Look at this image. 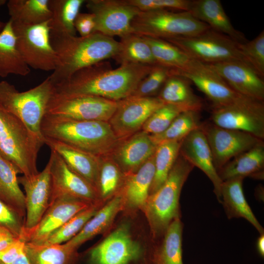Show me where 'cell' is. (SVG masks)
Returning a JSON list of instances; mask_svg holds the SVG:
<instances>
[{"label": "cell", "mask_w": 264, "mask_h": 264, "mask_svg": "<svg viewBox=\"0 0 264 264\" xmlns=\"http://www.w3.org/2000/svg\"><path fill=\"white\" fill-rule=\"evenodd\" d=\"M133 34L161 39L198 35L210 27L188 11H140L132 22Z\"/></svg>", "instance_id": "cell-7"}, {"label": "cell", "mask_w": 264, "mask_h": 264, "mask_svg": "<svg viewBox=\"0 0 264 264\" xmlns=\"http://www.w3.org/2000/svg\"><path fill=\"white\" fill-rule=\"evenodd\" d=\"M123 201L122 197H114L103 208L97 210L80 231L65 244L76 251L81 244L103 232L110 225L121 209Z\"/></svg>", "instance_id": "cell-29"}, {"label": "cell", "mask_w": 264, "mask_h": 264, "mask_svg": "<svg viewBox=\"0 0 264 264\" xmlns=\"http://www.w3.org/2000/svg\"><path fill=\"white\" fill-rule=\"evenodd\" d=\"M190 83L184 77L171 75L157 97L164 103L177 106L185 111H200L203 107L202 100L195 94Z\"/></svg>", "instance_id": "cell-27"}, {"label": "cell", "mask_w": 264, "mask_h": 264, "mask_svg": "<svg viewBox=\"0 0 264 264\" xmlns=\"http://www.w3.org/2000/svg\"><path fill=\"white\" fill-rule=\"evenodd\" d=\"M7 2L6 0H0V8ZM6 22H4L0 20V33L5 25Z\"/></svg>", "instance_id": "cell-52"}, {"label": "cell", "mask_w": 264, "mask_h": 264, "mask_svg": "<svg viewBox=\"0 0 264 264\" xmlns=\"http://www.w3.org/2000/svg\"><path fill=\"white\" fill-rule=\"evenodd\" d=\"M105 159L104 160L101 157L98 184V190L103 197L109 196L115 191L120 177L116 163L108 157Z\"/></svg>", "instance_id": "cell-44"}, {"label": "cell", "mask_w": 264, "mask_h": 264, "mask_svg": "<svg viewBox=\"0 0 264 264\" xmlns=\"http://www.w3.org/2000/svg\"><path fill=\"white\" fill-rule=\"evenodd\" d=\"M85 3L94 16V32L112 38L132 33V22L141 11L126 0H88Z\"/></svg>", "instance_id": "cell-12"}, {"label": "cell", "mask_w": 264, "mask_h": 264, "mask_svg": "<svg viewBox=\"0 0 264 264\" xmlns=\"http://www.w3.org/2000/svg\"><path fill=\"white\" fill-rule=\"evenodd\" d=\"M154 154L128 180L126 197L132 206L141 207L146 206L154 176Z\"/></svg>", "instance_id": "cell-33"}, {"label": "cell", "mask_w": 264, "mask_h": 264, "mask_svg": "<svg viewBox=\"0 0 264 264\" xmlns=\"http://www.w3.org/2000/svg\"><path fill=\"white\" fill-rule=\"evenodd\" d=\"M264 142L235 157L218 171L222 181L237 177H250L263 179L264 176Z\"/></svg>", "instance_id": "cell-24"}, {"label": "cell", "mask_w": 264, "mask_h": 264, "mask_svg": "<svg viewBox=\"0 0 264 264\" xmlns=\"http://www.w3.org/2000/svg\"><path fill=\"white\" fill-rule=\"evenodd\" d=\"M156 147L150 135L142 131L117 146L115 160L127 171L138 169L154 154Z\"/></svg>", "instance_id": "cell-26"}, {"label": "cell", "mask_w": 264, "mask_h": 264, "mask_svg": "<svg viewBox=\"0 0 264 264\" xmlns=\"http://www.w3.org/2000/svg\"><path fill=\"white\" fill-rule=\"evenodd\" d=\"M120 38L118 52L113 58L120 65H157L149 45L142 36L131 33Z\"/></svg>", "instance_id": "cell-34"}, {"label": "cell", "mask_w": 264, "mask_h": 264, "mask_svg": "<svg viewBox=\"0 0 264 264\" xmlns=\"http://www.w3.org/2000/svg\"><path fill=\"white\" fill-rule=\"evenodd\" d=\"M184 110L173 104H165L154 112L142 126V131L156 135L165 131L173 120Z\"/></svg>", "instance_id": "cell-41"}, {"label": "cell", "mask_w": 264, "mask_h": 264, "mask_svg": "<svg viewBox=\"0 0 264 264\" xmlns=\"http://www.w3.org/2000/svg\"><path fill=\"white\" fill-rule=\"evenodd\" d=\"M50 42L57 58L55 68L48 76L53 85L82 68L113 58L119 45L113 38L98 32L86 37L50 36Z\"/></svg>", "instance_id": "cell-2"}, {"label": "cell", "mask_w": 264, "mask_h": 264, "mask_svg": "<svg viewBox=\"0 0 264 264\" xmlns=\"http://www.w3.org/2000/svg\"><path fill=\"white\" fill-rule=\"evenodd\" d=\"M200 111L186 110L181 112L168 128L161 133L150 135L157 146L168 141H180L192 131L200 128Z\"/></svg>", "instance_id": "cell-38"}, {"label": "cell", "mask_w": 264, "mask_h": 264, "mask_svg": "<svg viewBox=\"0 0 264 264\" xmlns=\"http://www.w3.org/2000/svg\"><path fill=\"white\" fill-rule=\"evenodd\" d=\"M164 103L157 96L129 97L118 101L109 123L120 140L135 133Z\"/></svg>", "instance_id": "cell-14"}, {"label": "cell", "mask_w": 264, "mask_h": 264, "mask_svg": "<svg viewBox=\"0 0 264 264\" xmlns=\"http://www.w3.org/2000/svg\"><path fill=\"white\" fill-rule=\"evenodd\" d=\"M44 142L62 158L73 172L85 179L98 192L101 157L54 139L45 138Z\"/></svg>", "instance_id": "cell-22"}, {"label": "cell", "mask_w": 264, "mask_h": 264, "mask_svg": "<svg viewBox=\"0 0 264 264\" xmlns=\"http://www.w3.org/2000/svg\"><path fill=\"white\" fill-rule=\"evenodd\" d=\"M6 3L10 20L13 22L34 25L51 19L49 0H9Z\"/></svg>", "instance_id": "cell-31"}, {"label": "cell", "mask_w": 264, "mask_h": 264, "mask_svg": "<svg viewBox=\"0 0 264 264\" xmlns=\"http://www.w3.org/2000/svg\"><path fill=\"white\" fill-rule=\"evenodd\" d=\"M212 123L224 129L249 133L264 139V103L242 96L229 104L212 107Z\"/></svg>", "instance_id": "cell-10"}, {"label": "cell", "mask_w": 264, "mask_h": 264, "mask_svg": "<svg viewBox=\"0 0 264 264\" xmlns=\"http://www.w3.org/2000/svg\"><path fill=\"white\" fill-rule=\"evenodd\" d=\"M0 264H30V263L24 251V252L13 263L11 264H5L0 261Z\"/></svg>", "instance_id": "cell-51"}, {"label": "cell", "mask_w": 264, "mask_h": 264, "mask_svg": "<svg viewBox=\"0 0 264 264\" xmlns=\"http://www.w3.org/2000/svg\"><path fill=\"white\" fill-rule=\"evenodd\" d=\"M164 40L177 46L194 59L206 64L232 60L244 61L239 50L238 42L211 28L196 35Z\"/></svg>", "instance_id": "cell-8"}, {"label": "cell", "mask_w": 264, "mask_h": 264, "mask_svg": "<svg viewBox=\"0 0 264 264\" xmlns=\"http://www.w3.org/2000/svg\"><path fill=\"white\" fill-rule=\"evenodd\" d=\"M51 192L49 204L62 196H69L93 204L97 191L85 179L73 172L62 158L51 150Z\"/></svg>", "instance_id": "cell-16"}, {"label": "cell", "mask_w": 264, "mask_h": 264, "mask_svg": "<svg viewBox=\"0 0 264 264\" xmlns=\"http://www.w3.org/2000/svg\"><path fill=\"white\" fill-rule=\"evenodd\" d=\"M30 68L22 58L16 46L12 21L9 20L0 33V77L14 74L24 76Z\"/></svg>", "instance_id": "cell-28"}, {"label": "cell", "mask_w": 264, "mask_h": 264, "mask_svg": "<svg viewBox=\"0 0 264 264\" xmlns=\"http://www.w3.org/2000/svg\"><path fill=\"white\" fill-rule=\"evenodd\" d=\"M141 254L139 244L132 239L128 227L123 225L92 248L89 258L92 264H130Z\"/></svg>", "instance_id": "cell-18"}, {"label": "cell", "mask_w": 264, "mask_h": 264, "mask_svg": "<svg viewBox=\"0 0 264 264\" xmlns=\"http://www.w3.org/2000/svg\"><path fill=\"white\" fill-rule=\"evenodd\" d=\"M183 224L180 218L170 224L154 256L155 264H183L182 252Z\"/></svg>", "instance_id": "cell-36"}, {"label": "cell", "mask_w": 264, "mask_h": 264, "mask_svg": "<svg viewBox=\"0 0 264 264\" xmlns=\"http://www.w3.org/2000/svg\"><path fill=\"white\" fill-rule=\"evenodd\" d=\"M118 101L95 96L62 98L53 95L45 114L75 120L109 122Z\"/></svg>", "instance_id": "cell-11"}, {"label": "cell", "mask_w": 264, "mask_h": 264, "mask_svg": "<svg viewBox=\"0 0 264 264\" xmlns=\"http://www.w3.org/2000/svg\"><path fill=\"white\" fill-rule=\"evenodd\" d=\"M53 94L54 87L48 77L25 91H19L6 81L0 82V105L21 120L44 144L41 124Z\"/></svg>", "instance_id": "cell-6"}, {"label": "cell", "mask_w": 264, "mask_h": 264, "mask_svg": "<svg viewBox=\"0 0 264 264\" xmlns=\"http://www.w3.org/2000/svg\"><path fill=\"white\" fill-rule=\"evenodd\" d=\"M188 12L197 20L207 24L211 29L237 42L247 41L243 34L233 26L220 0H192Z\"/></svg>", "instance_id": "cell-23"}, {"label": "cell", "mask_w": 264, "mask_h": 264, "mask_svg": "<svg viewBox=\"0 0 264 264\" xmlns=\"http://www.w3.org/2000/svg\"><path fill=\"white\" fill-rule=\"evenodd\" d=\"M51 163L49 159L44 168L32 177H18L25 191L26 214L24 234L33 229L40 221L49 205L51 192ZM23 237V236H22Z\"/></svg>", "instance_id": "cell-17"}, {"label": "cell", "mask_w": 264, "mask_h": 264, "mask_svg": "<svg viewBox=\"0 0 264 264\" xmlns=\"http://www.w3.org/2000/svg\"><path fill=\"white\" fill-rule=\"evenodd\" d=\"M257 249L259 255L264 257V234H261L257 239L256 243Z\"/></svg>", "instance_id": "cell-50"}, {"label": "cell", "mask_w": 264, "mask_h": 264, "mask_svg": "<svg viewBox=\"0 0 264 264\" xmlns=\"http://www.w3.org/2000/svg\"><path fill=\"white\" fill-rule=\"evenodd\" d=\"M15 167L0 155V197L9 202L11 207L25 219V195L18 180Z\"/></svg>", "instance_id": "cell-32"}, {"label": "cell", "mask_w": 264, "mask_h": 264, "mask_svg": "<svg viewBox=\"0 0 264 264\" xmlns=\"http://www.w3.org/2000/svg\"><path fill=\"white\" fill-rule=\"evenodd\" d=\"M25 219L0 198V228H5L17 238H22Z\"/></svg>", "instance_id": "cell-46"}, {"label": "cell", "mask_w": 264, "mask_h": 264, "mask_svg": "<svg viewBox=\"0 0 264 264\" xmlns=\"http://www.w3.org/2000/svg\"><path fill=\"white\" fill-rule=\"evenodd\" d=\"M24 251L30 264H70L75 252L65 243L44 245L28 242Z\"/></svg>", "instance_id": "cell-37"}, {"label": "cell", "mask_w": 264, "mask_h": 264, "mask_svg": "<svg viewBox=\"0 0 264 264\" xmlns=\"http://www.w3.org/2000/svg\"><path fill=\"white\" fill-rule=\"evenodd\" d=\"M126 1L141 11L158 10L188 11L192 2V0H126Z\"/></svg>", "instance_id": "cell-45"}, {"label": "cell", "mask_w": 264, "mask_h": 264, "mask_svg": "<svg viewBox=\"0 0 264 264\" xmlns=\"http://www.w3.org/2000/svg\"><path fill=\"white\" fill-rule=\"evenodd\" d=\"M8 230L0 228V251L3 250L17 239Z\"/></svg>", "instance_id": "cell-49"}, {"label": "cell", "mask_w": 264, "mask_h": 264, "mask_svg": "<svg viewBox=\"0 0 264 264\" xmlns=\"http://www.w3.org/2000/svg\"><path fill=\"white\" fill-rule=\"evenodd\" d=\"M244 178L237 177L222 181L220 201L228 219L243 218L251 223L260 234L264 229L255 216L244 195L242 183Z\"/></svg>", "instance_id": "cell-25"}, {"label": "cell", "mask_w": 264, "mask_h": 264, "mask_svg": "<svg viewBox=\"0 0 264 264\" xmlns=\"http://www.w3.org/2000/svg\"><path fill=\"white\" fill-rule=\"evenodd\" d=\"M149 45L154 57L158 65L171 69H183L196 60L177 46L163 39L142 36Z\"/></svg>", "instance_id": "cell-35"}, {"label": "cell", "mask_w": 264, "mask_h": 264, "mask_svg": "<svg viewBox=\"0 0 264 264\" xmlns=\"http://www.w3.org/2000/svg\"><path fill=\"white\" fill-rule=\"evenodd\" d=\"M171 75L180 76L193 83L212 102V107L229 104L242 96L231 88L208 64L197 60L183 69H171Z\"/></svg>", "instance_id": "cell-15"}, {"label": "cell", "mask_w": 264, "mask_h": 264, "mask_svg": "<svg viewBox=\"0 0 264 264\" xmlns=\"http://www.w3.org/2000/svg\"><path fill=\"white\" fill-rule=\"evenodd\" d=\"M85 0H49L50 36H75L74 21Z\"/></svg>", "instance_id": "cell-30"}, {"label": "cell", "mask_w": 264, "mask_h": 264, "mask_svg": "<svg viewBox=\"0 0 264 264\" xmlns=\"http://www.w3.org/2000/svg\"><path fill=\"white\" fill-rule=\"evenodd\" d=\"M201 129L209 145L217 172L235 157L264 141L244 132L202 123Z\"/></svg>", "instance_id": "cell-13"}, {"label": "cell", "mask_w": 264, "mask_h": 264, "mask_svg": "<svg viewBox=\"0 0 264 264\" xmlns=\"http://www.w3.org/2000/svg\"><path fill=\"white\" fill-rule=\"evenodd\" d=\"M194 167L179 153L164 183L149 196L145 208L155 237L163 236L172 221L180 218L181 191Z\"/></svg>", "instance_id": "cell-5"}, {"label": "cell", "mask_w": 264, "mask_h": 264, "mask_svg": "<svg viewBox=\"0 0 264 264\" xmlns=\"http://www.w3.org/2000/svg\"><path fill=\"white\" fill-rule=\"evenodd\" d=\"M181 141L165 142L157 146L154 154V176L150 195L156 192L166 180L179 154Z\"/></svg>", "instance_id": "cell-39"}, {"label": "cell", "mask_w": 264, "mask_h": 264, "mask_svg": "<svg viewBox=\"0 0 264 264\" xmlns=\"http://www.w3.org/2000/svg\"><path fill=\"white\" fill-rule=\"evenodd\" d=\"M95 22L94 15L90 13H79L74 21V27L81 37L94 33Z\"/></svg>", "instance_id": "cell-47"}, {"label": "cell", "mask_w": 264, "mask_h": 264, "mask_svg": "<svg viewBox=\"0 0 264 264\" xmlns=\"http://www.w3.org/2000/svg\"><path fill=\"white\" fill-rule=\"evenodd\" d=\"M208 65L239 94L264 101V78L246 62L232 60Z\"/></svg>", "instance_id": "cell-20"}, {"label": "cell", "mask_w": 264, "mask_h": 264, "mask_svg": "<svg viewBox=\"0 0 264 264\" xmlns=\"http://www.w3.org/2000/svg\"><path fill=\"white\" fill-rule=\"evenodd\" d=\"M179 153L194 167L200 169L208 176L213 185L214 192L220 203L222 181L215 167L209 145L201 128L192 131L181 141Z\"/></svg>", "instance_id": "cell-21"}, {"label": "cell", "mask_w": 264, "mask_h": 264, "mask_svg": "<svg viewBox=\"0 0 264 264\" xmlns=\"http://www.w3.org/2000/svg\"><path fill=\"white\" fill-rule=\"evenodd\" d=\"M48 22L34 25L12 22V25L16 46L27 65L37 70L53 71L57 58L50 42Z\"/></svg>", "instance_id": "cell-9"}, {"label": "cell", "mask_w": 264, "mask_h": 264, "mask_svg": "<svg viewBox=\"0 0 264 264\" xmlns=\"http://www.w3.org/2000/svg\"><path fill=\"white\" fill-rule=\"evenodd\" d=\"M25 241L22 238L17 239L12 243L0 251V261L11 264L24 252Z\"/></svg>", "instance_id": "cell-48"}, {"label": "cell", "mask_w": 264, "mask_h": 264, "mask_svg": "<svg viewBox=\"0 0 264 264\" xmlns=\"http://www.w3.org/2000/svg\"><path fill=\"white\" fill-rule=\"evenodd\" d=\"M171 75L168 67L155 65L149 73L139 83L130 96L150 97L155 93Z\"/></svg>", "instance_id": "cell-43"}, {"label": "cell", "mask_w": 264, "mask_h": 264, "mask_svg": "<svg viewBox=\"0 0 264 264\" xmlns=\"http://www.w3.org/2000/svg\"><path fill=\"white\" fill-rule=\"evenodd\" d=\"M44 144L0 105V155L10 162L19 173L30 178L39 173L38 154Z\"/></svg>", "instance_id": "cell-4"}, {"label": "cell", "mask_w": 264, "mask_h": 264, "mask_svg": "<svg viewBox=\"0 0 264 264\" xmlns=\"http://www.w3.org/2000/svg\"><path fill=\"white\" fill-rule=\"evenodd\" d=\"M238 47L244 61L264 78V31L251 41L238 43Z\"/></svg>", "instance_id": "cell-42"}, {"label": "cell", "mask_w": 264, "mask_h": 264, "mask_svg": "<svg viewBox=\"0 0 264 264\" xmlns=\"http://www.w3.org/2000/svg\"><path fill=\"white\" fill-rule=\"evenodd\" d=\"M40 130L44 139L57 140L99 157L112 153L119 141L106 121L75 120L45 114Z\"/></svg>", "instance_id": "cell-3"}, {"label": "cell", "mask_w": 264, "mask_h": 264, "mask_svg": "<svg viewBox=\"0 0 264 264\" xmlns=\"http://www.w3.org/2000/svg\"><path fill=\"white\" fill-rule=\"evenodd\" d=\"M97 211V206L95 204H92L76 214L51 233L44 241L37 244H56L66 242L80 231L86 222Z\"/></svg>", "instance_id": "cell-40"}, {"label": "cell", "mask_w": 264, "mask_h": 264, "mask_svg": "<svg viewBox=\"0 0 264 264\" xmlns=\"http://www.w3.org/2000/svg\"><path fill=\"white\" fill-rule=\"evenodd\" d=\"M92 203L69 196H62L51 203L39 223L24 234L25 242L38 244Z\"/></svg>", "instance_id": "cell-19"}, {"label": "cell", "mask_w": 264, "mask_h": 264, "mask_svg": "<svg viewBox=\"0 0 264 264\" xmlns=\"http://www.w3.org/2000/svg\"><path fill=\"white\" fill-rule=\"evenodd\" d=\"M154 66L129 63L113 69L109 62L103 61L82 68L53 85L54 95L62 98L95 96L122 100L132 94Z\"/></svg>", "instance_id": "cell-1"}]
</instances>
